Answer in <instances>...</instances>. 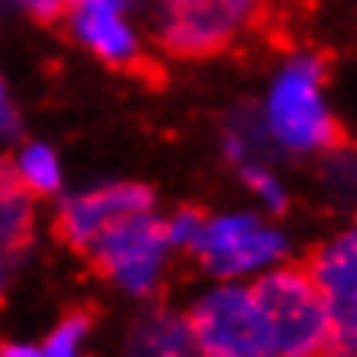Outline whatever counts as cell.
Wrapping results in <instances>:
<instances>
[{
	"instance_id": "obj_10",
	"label": "cell",
	"mask_w": 357,
	"mask_h": 357,
	"mask_svg": "<svg viewBox=\"0 0 357 357\" xmlns=\"http://www.w3.org/2000/svg\"><path fill=\"white\" fill-rule=\"evenodd\" d=\"M31 226H35V212H31V191L24 188L17 167L0 156V253L17 257L31 246Z\"/></svg>"
},
{
	"instance_id": "obj_1",
	"label": "cell",
	"mask_w": 357,
	"mask_h": 357,
	"mask_svg": "<svg viewBox=\"0 0 357 357\" xmlns=\"http://www.w3.org/2000/svg\"><path fill=\"white\" fill-rule=\"evenodd\" d=\"M250 298L267 323L274 357H333L326 302L305 260L264 274L250 288Z\"/></svg>"
},
{
	"instance_id": "obj_20",
	"label": "cell",
	"mask_w": 357,
	"mask_h": 357,
	"mask_svg": "<svg viewBox=\"0 0 357 357\" xmlns=\"http://www.w3.org/2000/svg\"><path fill=\"white\" fill-rule=\"evenodd\" d=\"M0 284H3V267H0Z\"/></svg>"
},
{
	"instance_id": "obj_16",
	"label": "cell",
	"mask_w": 357,
	"mask_h": 357,
	"mask_svg": "<svg viewBox=\"0 0 357 357\" xmlns=\"http://www.w3.org/2000/svg\"><path fill=\"white\" fill-rule=\"evenodd\" d=\"M38 24H59L63 21V10H66V0H17Z\"/></svg>"
},
{
	"instance_id": "obj_6",
	"label": "cell",
	"mask_w": 357,
	"mask_h": 357,
	"mask_svg": "<svg viewBox=\"0 0 357 357\" xmlns=\"http://www.w3.org/2000/svg\"><path fill=\"white\" fill-rule=\"evenodd\" d=\"M170 246V226L153 215H132L98 239L84 257L98 278H112L128 291H146L156 281L163 250Z\"/></svg>"
},
{
	"instance_id": "obj_14",
	"label": "cell",
	"mask_w": 357,
	"mask_h": 357,
	"mask_svg": "<svg viewBox=\"0 0 357 357\" xmlns=\"http://www.w3.org/2000/svg\"><path fill=\"white\" fill-rule=\"evenodd\" d=\"M170 226V243H177V246H195L198 236L205 233V226H208V215H205V208H198V205H184L177 215H174V222H167Z\"/></svg>"
},
{
	"instance_id": "obj_12",
	"label": "cell",
	"mask_w": 357,
	"mask_h": 357,
	"mask_svg": "<svg viewBox=\"0 0 357 357\" xmlns=\"http://www.w3.org/2000/svg\"><path fill=\"white\" fill-rule=\"evenodd\" d=\"M17 174L31 195H52L59 188V163L45 146H28L17 163Z\"/></svg>"
},
{
	"instance_id": "obj_5",
	"label": "cell",
	"mask_w": 357,
	"mask_h": 357,
	"mask_svg": "<svg viewBox=\"0 0 357 357\" xmlns=\"http://www.w3.org/2000/svg\"><path fill=\"white\" fill-rule=\"evenodd\" d=\"M125 7H128L125 0H66L63 24H70V31L105 66L160 87L163 84V70L135 45L128 24L121 21Z\"/></svg>"
},
{
	"instance_id": "obj_7",
	"label": "cell",
	"mask_w": 357,
	"mask_h": 357,
	"mask_svg": "<svg viewBox=\"0 0 357 357\" xmlns=\"http://www.w3.org/2000/svg\"><path fill=\"white\" fill-rule=\"evenodd\" d=\"M149 208H153V191L146 184H108L63 202L52 219V236L77 257H87L105 233H112L132 215H149Z\"/></svg>"
},
{
	"instance_id": "obj_2",
	"label": "cell",
	"mask_w": 357,
	"mask_h": 357,
	"mask_svg": "<svg viewBox=\"0 0 357 357\" xmlns=\"http://www.w3.org/2000/svg\"><path fill=\"white\" fill-rule=\"evenodd\" d=\"M264 0H160V45L174 59L222 56Z\"/></svg>"
},
{
	"instance_id": "obj_15",
	"label": "cell",
	"mask_w": 357,
	"mask_h": 357,
	"mask_svg": "<svg viewBox=\"0 0 357 357\" xmlns=\"http://www.w3.org/2000/svg\"><path fill=\"white\" fill-rule=\"evenodd\" d=\"M330 177H333V184H337L340 195H357V149H354V142L344 146V149H333Z\"/></svg>"
},
{
	"instance_id": "obj_3",
	"label": "cell",
	"mask_w": 357,
	"mask_h": 357,
	"mask_svg": "<svg viewBox=\"0 0 357 357\" xmlns=\"http://www.w3.org/2000/svg\"><path fill=\"white\" fill-rule=\"evenodd\" d=\"M319 87H323L319 59H298L281 73L274 98H271V128L284 146H291V149H309V146L344 149V146H351V135L344 132V125L326 115Z\"/></svg>"
},
{
	"instance_id": "obj_8",
	"label": "cell",
	"mask_w": 357,
	"mask_h": 357,
	"mask_svg": "<svg viewBox=\"0 0 357 357\" xmlns=\"http://www.w3.org/2000/svg\"><path fill=\"white\" fill-rule=\"evenodd\" d=\"M326 302L333 357H357V219L337 239L316 246L305 260Z\"/></svg>"
},
{
	"instance_id": "obj_4",
	"label": "cell",
	"mask_w": 357,
	"mask_h": 357,
	"mask_svg": "<svg viewBox=\"0 0 357 357\" xmlns=\"http://www.w3.org/2000/svg\"><path fill=\"white\" fill-rule=\"evenodd\" d=\"M188 326L202 357H274V344L250 288H219L195 305Z\"/></svg>"
},
{
	"instance_id": "obj_11",
	"label": "cell",
	"mask_w": 357,
	"mask_h": 357,
	"mask_svg": "<svg viewBox=\"0 0 357 357\" xmlns=\"http://www.w3.org/2000/svg\"><path fill=\"white\" fill-rule=\"evenodd\" d=\"M128 357H202V351L188 319L174 312H153L132 330Z\"/></svg>"
},
{
	"instance_id": "obj_9",
	"label": "cell",
	"mask_w": 357,
	"mask_h": 357,
	"mask_svg": "<svg viewBox=\"0 0 357 357\" xmlns=\"http://www.w3.org/2000/svg\"><path fill=\"white\" fill-rule=\"evenodd\" d=\"M198 250L202 264L212 271V274H243L257 264H267L274 260L284 243L274 229H264L257 219L250 215H233V219H219V222H208L205 233L198 236V243L191 246Z\"/></svg>"
},
{
	"instance_id": "obj_18",
	"label": "cell",
	"mask_w": 357,
	"mask_h": 357,
	"mask_svg": "<svg viewBox=\"0 0 357 357\" xmlns=\"http://www.w3.org/2000/svg\"><path fill=\"white\" fill-rule=\"evenodd\" d=\"M0 357H42L38 351H31V347H17V344H3L0 347Z\"/></svg>"
},
{
	"instance_id": "obj_19",
	"label": "cell",
	"mask_w": 357,
	"mask_h": 357,
	"mask_svg": "<svg viewBox=\"0 0 357 357\" xmlns=\"http://www.w3.org/2000/svg\"><path fill=\"white\" fill-rule=\"evenodd\" d=\"M0 108H3V87H0Z\"/></svg>"
},
{
	"instance_id": "obj_17",
	"label": "cell",
	"mask_w": 357,
	"mask_h": 357,
	"mask_svg": "<svg viewBox=\"0 0 357 357\" xmlns=\"http://www.w3.org/2000/svg\"><path fill=\"white\" fill-rule=\"evenodd\" d=\"M243 174H246V181H250V184H253V188H257V191H260V195H264V198L274 205V208H281V205H284V195H281V188H278V184H274V181H271L264 170H257V167H243Z\"/></svg>"
},
{
	"instance_id": "obj_13",
	"label": "cell",
	"mask_w": 357,
	"mask_h": 357,
	"mask_svg": "<svg viewBox=\"0 0 357 357\" xmlns=\"http://www.w3.org/2000/svg\"><path fill=\"white\" fill-rule=\"evenodd\" d=\"M91 323H94V309H77V312H70V316L59 323V330L49 337L42 357H77V340L91 330Z\"/></svg>"
}]
</instances>
